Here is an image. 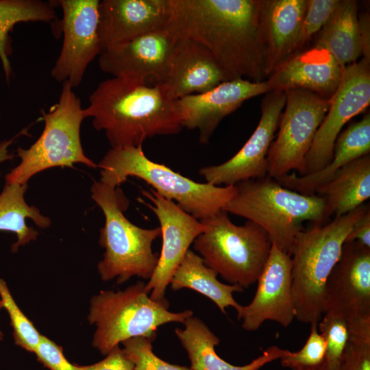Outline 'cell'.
I'll use <instances>...</instances> for the list:
<instances>
[{"mask_svg": "<svg viewBox=\"0 0 370 370\" xmlns=\"http://www.w3.org/2000/svg\"><path fill=\"white\" fill-rule=\"evenodd\" d=\"M99 0L54 1L62 11L56 29L63 34L60 53L51 75L74 88L82 82L88 64L103 48L99 29Z\"/></svg>", "mask_w": 370, "mask_h": 370, "instance_id": "7c38bea8", "label": "cell"}, {"mask_svg": "<svg viewBox=\"0 0 370 370\" xmlns=\"http://www.w3.org/2000/svg\"><path fill=\"white\" fill-rule=\"evenodd\" d=\"M357 1L340 0L328 23L319 32L315 47L327 50L343 67L361 56L358 38Z\"/></svg>", "mask_w": 370, "mask_h": 370, "instance_id": "484cf974", "label": "cell"}, {"mask_svg": "<svg viewBox=\"0 0 370 370\" xmlns=\"http://www.w3.org/2000/svg\"><path fill=\"white\" fill-rule=\"evenodd\" d=\"M307 0H263L267 78L297 53Z\"/></svg>", "mask_w": 370, "mask_h": 370, "instance_id": "7402d4cb", "label": "cell"}, {"mask_svg": "<svg viewBox=\"0 0 370 370\" xmlns=\"http://www.w3.org/2000/svg\"><path fill=\"white\" fill-rule=\"evenodd\" d=\"M263 0H168L165 29L201 44L229 80L267 79Z\"/></svg>", "mask_w": 370, "mask_h": 370, "instance_id": "6da1fadb", "label": "cell"}, {"mask_svg": "<svg viewBox=\"0 0 370 370\" xmlns=\"http://www.w3.org/2000/svg\"><path fill=\"white\" fill-rule=\"evenodd\" d=\"M264 95L258 124L242 148L226 162L199 169L200 175L207 183L227 186L267 175V155L285 106L286 95V91L278 90Z\"/></svg>", "mask_w": 370, "mask_h": 370, "instance_id": "5bb4252c", "label": "cell"}, {"mask_svg": "<svg viewBox=\"0 0 370 370\" xmlns=\"http://www.w3.org/2000/svg\"><path fill=\"white\" fill-rule=\"evenodd\" d=\"M369 64L362 58L344 68L341 82L330 98L328 112L306 156L301 175L317 172L330 163L335 142L344 125L369 106Z\"/></svg>", "mask_w": 370, "mask_h": 370, "instance_id": "4fadbf2b", "label": "cell"}, {"mask_svg": "<svg viewBox=\"0 0 370 370\" xmlns=\"http://www.w3.org/2000/svg\"><path fill=\"white\" fill-rule=\"evenodd\" d=\"M369 206L323 224H312L296 236L290 256L295 319L318 323L323 315V301L327 280L338 262L346 238Z\"/></svg>", "mask_w": 370, "mask_h": 370, "instance_id": "277c9868", "label": "cell"}, {"mask_svg": "<svg viewBox=\"0 0 370 370\" xmlns=\"http://www.w3.org/2000/svg\"><path fill=\"white\" fill-rule=\"evenodd\" d=\"M217 276L216 272L204 264L199 255L189 249L174 272L169 284L175 291L188 288L199 292L212 300L223 314L230 306L237 310L241 305L233 297V293L242 292L244 288L237 284H223Z\"/></svg>", "mask_w": 370, "mask_h": 370, "instance_id": "4316f807", "label": "cell"}, {"mask_svg": "<svg viewBox=\"0 0 370 370\" xmlns=\"http://www.w3.org/2000/svg\"><path fill=\"white\" fill-rule=\"evenodd\" d=\"M86 117L103 130L113 149L142 146L149 138L174 135L183 128L177 100L158 84L149 86L112 77L102 81L89 96Z\"/></svg>", "mask_w": 370, "mask_h": 370, "instance_id": "7a4b0ae2", "label": "cell"}, {"mask_svg": "<svg viewBox=\"0 0 370 370\" xmlns=\"http://www.w3.org/2000/svg\"><path fill=\"white\" fill-rule=\"evenodd\" d=\"M336 370H370V343L348 342Z\"/></svg>", "mask_w": 370, "mask_h": 370, "instance_id": "d590c367", "label": "cell"}, {"mask_svg": "<svg viewBox=\"0 0 370 370\" xmlns=\"http://www.w3.org/2000/svg\"><path fill=\"white\" fill-rule=\"evenodd\" d=\"M358 38L362 58L370 62V17L369 13L358 16Z\"/></svg>", "mask_w": 370, "mask_h": 370, "instance_id": "f35d334b", "label": "cell"}, {"mask_svg": "<svg viewBox=\"0 0 370 370\" xmlns=\"http://www.w3.org/2000/svg\"><path fill=\"white\" fill-rule=\"evenodd\" d=\"M83 370H134V364L126 356L123 349L116 345L106 354L103 360L84 366Z\"/></svg>", "mask_w": 370, "mask_h": 370, "instance_id": "8d00e7d4", "label": "cell"}, {"mask_svg": "<svg viewBox=\"0 0 370 370\" xmlns=\"http://www.w3.org/2000/svg\"><path fill=\"white\" fill-rule=\"evenodd\" d=\"M268 92L265 81L237 79L222 82L205 92L177 100L181 124L183 127L197 130L199 142L206 144L225 116L247 100Z\"/></svg>", "mask_w": 370, "mask_h": 370, "instance_id": "ac0fdd59", "label": "cell"}, {"mask_svg": "<svg viewBox=\"0 0 370 370\" xmlns=\"http://www.w3.org/2000/svg\"><path fill=\"white\" fill-rule=\"evenodd\" d=\"M183 323L184 329L177 328L175 332L188 354L191 370H259L288 350L272 345L247 365H232L217 354L214 347L220 340L203 321L192 316Z\"/></svg>", "mask_w": 370, "mask_h": 370, "instance_id": "cb8c5ba5", "label": "cell"}, {"mask_svg": "<svg viewBox=\"0 0 370 370\" xmlns=\"http://www.w3.org/2000/svg\"><path fill=\"white\" fill-rule=\"evenodd\" d=\"M284 111L267 155V176L277 180L296 171L304 160L330 106V99L301 89L286 90Z\"/></svg>", "mask_w": 370, "mask_h": 370, "instance_id": "8fae6325", "label": "cell"}, {"mask_svg": "<svg viewBox=\"0 0 370 370\" xmlns=\"http://www.w3.org/2000/svg\"><path fill=\"white\" fill-rule=\"evenodd\" d=\"M369 153L370 114L368 112L338 135L332 158L323 169L305 175L291 173L275 180L301 194L314 195L319 187L328 182L345 165Z\"/></svg>", "mask_w": 370, "mask_h": 370, "instance_id": "603a6c76", "label": "cell"}, {"mask_svg": "<svg viewBox=\"0 0 370 370\" xmlns=\"http://www.w3.org/2000/svg\"><path fill=\"white\" fill-rule=\"evenodd\" d=\"M138 282L123 291H101L90 301L88 319L97 329L92 345L106 355L120 343L134 337L156 338L160 325L184 323L193 315L190 310L173 312L168 301L153 300Z\"/></svg>", "mask_w": 370, "mask_h": 370, "instance_id": "52a82bcc", "label": "cell"}, {"mask_svg": "<svg viewBox=\"0 0 370 370\" xmlns=\"http://www.w3.org/2000/svg\"><path fill=\"white\" fill-rule=\"evenodd\" d=\"M3 308V303L1 300H0V310ZM3 334L2 332L0 330V341L3 340Z\"/></svg>", "mask_w": 370, "mask_h": 370, "instance_id": "60d3db41", "label": "cell"}, {"mask_svg": "<svg viewBox=\"0 0 370 370\" xmlns=\"http://www.w3.org/2000/svg\"><path fill=\"white\" fill-rule=\"evenodd\" d=\"M167 18L168 0L100 1L99 29L103 50L164 29Z\"/></svg>", "mask_w": 370, "mask_h": 370, "instance_id": "d6986e66", "label": "cell"}, {"mask_svg": "<svg viewBox=\"0 0 370 370\" xmlns=\"http://www.w3.org/2000/svg\"><path fill=\"white\" fill-rule=\"evenodd\" d=\"M177 38L164 29L107 48L99 56L100 69L113 77L160 84L167 73Z\"/></svg>", "mask_w": 370, "mask_h": 370, "instance_id": "e0dca14e", "label": "cell"}, {"mask_svg": "<svg viewBox=\"0 0 370 370\" xmlns=\"http://www.w3.org/2000/svg\"><path fill=\"white\" fill-rule=\"evenodd\" d=\"M323 309L345 322L349 342L370 343V247L345 242L325 284Z\"/></svg>", "mask_w": 370, "mask_h": 370, "instance_id": "30bf717a", "label": "cell"}, {"mask_svg": "<svg viewBox=\"0 0 370 370\" xmlns=\"http://www.w3.org/2000/svg\"><path fill=\"white\" fill-rule=\"evenodd\" d=\"M91 197L105 216L99 237L105 252L97 265L101 279L116 278L117 284L133 276L149 280L159 259V254L153 252L152 244L161 236V228H143L130 222L124 215L130 201L119 187L95 182Z\"/></svg>", "mask_w": 370, "mask_h": 370, "instance_id": "5b68a950", "label": "cell"}, {"mask_svg": "<svg viewBox=\"0 0 370 370\" xmlns=\"http://www.w3.org/2000/svg\"><path fill=\"white\" fill-rule=\"evenodd\" d=\"M252 301L240 306L237 318L246 331H256L266 321L287 328L295 319L291 256L272 244L265 266L257 282Z\"/></svg>", "mask_w": 370, "mask_h": 370, "instance_id": "2e32d148", "label": "cell"}, {"mask_svg": "<svg viewBox=\"0 0 370 370\" xmlns=\"http://www.w3.org/2000/svg\"><path fill=\"white\" fill-rule=\"evenodd\" d=\"M68 82L62 83L58 101L48 112L40 110L44 130L28 149L18 147L20 164L5 175L6 183L27 184L35 174L53 167H73L82 163L95 169L87 158L80 138L81 125L86 115L81 101Z\"/></svg>", "mask_w": 370, "mask_h": 370, "instance_id": "9c48e42d", "label": "cell"}, {"mask_svg": "<svg viewBox=\"0 0 370 370\" xmlns=\"http://www.w3.org/2000/svg\"><path fill=\"white\" fill-rule=\"evenodd\" d=\"M54 1L0 0V60L7 81L9 82L12 69L9 56L11 53L9 33L21 22L56 23Z\"/></svg>", "mask_w": 370, "mask_h": 370, "instance_id": "f1b7e54d", "label": "cell"}, {"mask_svg": "<svg viewBox=\"0 0 370 370\" xmlns=\"http://www.w3.org/2000/svg\"><path fill=\"white\" fill-rule=\"evenodd\" d=\"M150 190H142V193L152 204H144L160 222L162 244L156 270L145 284V289L153 300L165 301V291L174 272L190 245L204 231V225L174 201Z\"/></svg>", "mask_w": 370, "mask_h": 370, "instance_id": "9a60e30c", "label": "cell"}, {"mask_svg": "<svg viewBox=\"0 0 370 370\" xmlns=\"http://www.w3.org/2000/svg\"><path fill=\"white\" fill-rule=\"evenodd\" d=\"M153 340L145 337H134L123 341V350L133 362L134 370H191L190 369L170 364L153 352Z\"/></svg>", "mask_w": 370, "mask_h": 370, "instance_id": "d6a6232c", "label": "cell"}, {"mask_svg": "<svg viewBox=\"0 0 370 370\" xmlns=\"http://www.w3.org/2000/svg\"><path fill=\"white\" fill-rule=\"evenodd\" d=\"M177 37V36H176ZM164 79L159 84L173 100L208 91L228 81L217 61L201 44L177 37Z\"/></svg>", "mask_w": 370, "mask_h": 370, "instance_id": "ffe728a7", "label": "cell"}, {"mask_svg": "<svg viewBox=\"0 0 370 370\" xmlns=\"http://www.w3.org/2000/svg\"><path fill=\"white\" fill-rule=\"evenodd\" d=\"M200 221L204 230L193 248L204 264L230 284L246 288L256 283L272 247L267 232L249 220L234 224L223 210Z\"/></svg>", "mask_w": 370, "mask_h": 370, "instance_id": "ba28073f", "label": "cell"}, {"mask_svg": "<svg viewBox=\"0 0 370 370\" xmlns=\"http://www.w3.org/2000/svg\"><path fill=\"white\" fill-rule=\"evenodd\" d=\"M325 200L328 219L346 214L370 197V155L367 154L341 168L315 192Z\"/></svg>", "mask_w": 370, "mask_h": 370, "instance_id": "d4e9b609", "label": "cell"}, {"mask_svg": "<svg viewBox=\"0 0 370 370\" xmlns=\"http://www.w3.org/2000/svg\"><path fill=\"white\" fill-rule=\"evenodd\" d=\"M356 241L370 247V207L364 210L354 224L345 242Z\"/></svg>", "mask_w": 370, "mask_h": 370, "instance_id": "74e56055", "label": "cell"}, {"mask_svg": "<svg viewBox=\"0 0 370 370\" xmlns=\"http://www.w3.org/2000/svg\"><path fill=\"white\" fill-rule=\"evenodd\" d=\"M339 2L340 0H307L296 53L301 51L312 37L321 31Z\"/></svg>", "mask_w": 370, "mask_h": 370, "instance_id": "836d02e7", "label": "cell"}, {"mask_svg": "<svg viewBox=\"0 0 370 370\" xmlns=\"http://www.w3.org/2000/svg\"><path fill=\"white\" fill-rule=\"evenodd\" d=\"M27 188V184L5 182L0 193V231H10L17 236V241L12 246V252L37 238L38 232L26 224V219H31L42 228L51 224L50 219L41 214L37 208L26 203L24 195Z\"/></svg>", "mask_w": 370, "mask_h": 370, "instance_id": "83f0119b", "label": "cell"}, {"mask_svg": "<svg viewBox=\"0 0 370 370\" xmlns=\"http://www.w3.org/2000/svg\"><path fill=\"white\" fill-rule=\"evenodd\" d=\"M234 186V194L223 210L259 225L273 245L289 255L296 236L304 229V222H328L325 200L317 194H301L267 175Z\"/></svg>", "mask_w": 370, "mask_h": 370, "instance_id": "3957f363", "label": "cell"}, {"mask_svg": "<svg viewBox=\"0 0 370 370\" xmlns=\"http://www.w3.org/2000/svg\"><path fill=\"white\" fill-rule=\"evenodd\" d=\"M317 328L326 344L323 370H336L348 343L347 325L342 319L325 313Z\"/></svg>", "mask_w": 370, "mask_h": 370, "instance_id": "1f68e13d", "label": "cell"}, {"mask_svg": "<svg viewBox=\"0 0 370 370\" xmlns=\"http://www.w3.org/2000/svg\"><path fill=\"white\" fill-rule=\"evenodd\" d=\"M317 324L310 325V334L301 349L297 352L287 350L280 358L282 367L291 370H323L326 344Z\"/></svg>", "mask_w": 370, "mask_h": 370, "instance_id": "f546056e", "label": "cell"}, {"mask_svg": "<svg viewBox=\"0 0 370 370\" xmlns=\"http://www.w3.org/2000/svg\"><path fill=\"white\" fill-rule=\"evenodd\" d=\"M343 70L327 50L314 46L293 56L264 81L269 92L301 89L330 99L341 82Z\"/></svg>", "mask_w": 370, "mask_h": 370, "instance_id": "44dd1931", "label": "cell"}, {"mask_svg": "<svg viewBox=\"0 0 370 370\" xmlns=\"http://www.w3.org/2000/svg\"><path fill=\"white\" fill-rule=\"evenodd\" d=\"M12 140H4L0 142V164L14 158L12 153L8 151V147L12 144Z\"/></svg>", "mask_w": 370, "mask_h": 370, "instance_id": "ab89813d", "label": "cell"}, {"mask_svg": "<svg viewBox=\"0 0 370 370\" xmlns=\"http://www.w3.org/2000/svg\"><path fill=\"white\" fill-rule=\"evenodd\" d=\"M0 296L10 318L15 344L25 350L34 352L41 334L20 310L3 280L0 278Z\"/></svg>", "mask_w": 370, "mask_h": 370, "instance_id": "4dcf8cb0", "label": "cell"}, {"mask_svg": "<svg viewBox=\"0 0 370 370\" xmlns=\"http://www.w3.org/2000/svg\"><path fill=\"white\" fill-rule=\"evenodd\" d=\"M34 353L37 360L50 370L84 369V366H78L69 362L63 354L62 348L43 335H41Z\"/></svg>", "mask_w": 370, "mask_h": 370, "instance_id": "e575fe53", "label": "cell"}, {"mask_svg": "<svg viewBox=\"0 0 370 370\" xmlns=\"http://www.w3.org/2000/svg\"><path fill=\"white\" fill-rule=\"evenodd\" d=\"M97 167L101 169V182L119 187L130 176L138 177L199 221L223 210L235 192L234 185L217 186L196 182L153 162L145 155L142 146L111 148Z\"/></svg>", "mask_w": 370, "mask_h": 370, "instance_id": "8992f818", "label": "cell"}]
</instances>
